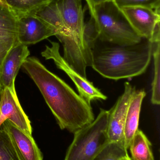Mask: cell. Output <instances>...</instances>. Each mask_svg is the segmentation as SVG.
Instances as JSON below:
<instances>
[{
	"label": "cell",
	"instance_id": "1",
	"mask_svg": "<svg viewBox=\"0 0 160 160\" xmlns=\"http://www.w3.org/2000/svg\"><path fill=\"white\" fill-rule=\"evenodd\" d=\"M23 68L39 89L62 130L74 133L95 120L91 104L36 57H28Z\"/></svg>",
	"mask_w": 160,
	"mask_h": 160
},
{
	"label": "cell",
	"instance_id": "2",
	"mask_svg": "<svg viewBox=\"0 0 160 160\" xmlns=\"http://www.w3.org/2000/svg\"><path fill=\"white\" fill-rule=\"evenodd\" d=\"M104 43L100 46L95 41L91 47V67L100 75L117 81L138 77L146 72L152 56L149 39L143 38L139 43L128 46Z\"/></svg>",
	"mask_w": 160,
	"mask_h": 160
},
{
	"label": "cell",
	"instance_id": "3",
	"mask_svg": "<svg viewBox=\"0 0 160 160\" xmlns=\"http://www.w3.org/2000/svg\"><path fill=\"white\" fill-rule=\"evenodd\" d=\"M66 36L58 38L64 48V56L68 64L86 78V68L92 65L91 49L84 36V9L81 0H56Z\"/></svg>",
	"mask_w": 160,
	"mask_h": 160
},
{
	"label": "cell",
	"instance_id": "4",
	"mask_svg": "<svg viewBox=\"0 0 160 160\" xmlns=\"http://www.w3.org/2000/svg\"><path fill=\"white\" fill-rule=\"evenodd\" d=\"M93 17L96 22L99 41L128 46L137 44L142 40L113 1L95 5Z\"/></svg>",
	"mask_w": 160,
	"mask_h": 160
},
{
	"label": "cell",
	"instance_id": "5",
	"mask_svg": "<svg viewBox=\"0 0 160 160\" xmlns=\"http://www.w3.org/2000/svg\"><path fill=\"white\" fill-rule=\"evenodd\" d=\"M109 111L101 109L96 118L74 132L64 160H92L109 142L107 133Z\"/></svg>",
	"mask_w": 160,
	"mask_h": 160
},
{
	"label": "cell",
	"instance_id": "6",
	"mask_svg": "<svg viewBox=\"0 0 160 160\" xmlns=\"http://www.w3.org/2000/svg\"><path fill=\"white\" fill-rule=\"evenodd\" d=\"M51 46H47L41 52V55L46 60H52L59 69L63 70L75 84L79 95L91 104L95 100L107 99V97L95 87L93 83L83 78L74 70L60 54V45L57 42L50 41Z\"/></svg>",
	"mask_w": 160,
	"mask_h": 160
},
{
	"label": "cell",
	"instance_id": "7",
	"mask_svg": "<svg viewBox=\"0 0 160 160\" xmlns=\"http://www.w3.org/2000/svg\"><path fill=\"white\" fill-rule=\"evenodd\" d=\"M124 93L109 111L107 133L109 142L124 143V128L127 111L131 98L136 88L126 82Z\"/></svg>",
	"mask_w": 160,
	"mask_h": 160
},
{
	"label": "cell",
	"instance_id": "8",
	"mask_svg": "<svg viewBox=\"0 0 160 160\" xmlns=\"http://www.w3.org/2000/svg\"><path fill=\"white\" fill-rule=\"evenodd\" d=\"M55 35L52 27L33 14L18 17L17 38L20 44L33 45Z\"/></svg>",
	"mask_w": 160,
	"mask_h": 160
},
{
	"label": "cell",
	"instance_id": "9",
	"mask_svg": "<svg viewBox=\"0 0 160 160\" xmlns=\"http://www.w3.org/2000/svg\"><path fill=\"white\" fill-rule=\"evenodd\" d=\"M9 120L17 128L28 134H32L31 122L22 108L16 91L8 88L3 89L0 106V126Z\"/></svg>",
	"mask_w": 160,
	"mask_h": 160
},
{
	"label": "cell",
	"instance_id": "10",
	"mask_svg": "<svg viewBox=\"0 0 160 160\" xmlns=\"http://www.w3.org/2000/svg\"><path fill=\"white\" fill-rule=\"evenodd\" d=\"M121 9L136 33L142 38L150 40L156 25L160 22V11L143 6Z\"/></svg>",
	"mask_w": 160,
	"mask_h": 160
},
{
	"label": "cell",
	"instance_id": "11",
	"mask_svg": "<svg viewBox=\"0 0 160 160\" xmlns=\"http://www.w3.org/2000/svg\"><path fill=\"white\" fill-rule=\"evenodd\" d=\"M30 54L27 46L18 42L10 50L0 68V83L3 89L8 88L16 91V77Z\"/></svg>",
	"mask_w": 160,
	"mask_h": 160
},
{
	"label": "cell",
	"instance_id": "12",
	"mask_svg": "<svg viewBox=\"0 0 160 160\" xmlns=\"http://www.w3.org/2000/svg\"><path fill=\"white\" fill-rule=\"evenodd\" d=\"M20 160H43L40 149L32 135L17 128L8 120L3 123Z\"/></svg>",
	"mask_w": 160,
	"mask_h": 160
},
{
	"label": "cell",
	"instance_id": "13",
	"mask_svg": "<svg viewBox=\"0 0 160 160\" xmlns=\"http://www.w3.org/2000/svg\"><path fill=\"white\" fill-rule=\"evenodd\" d=\"M146 95L143 89L134 91L127 111L124 128V145L129 149L132 138L139 128V119L143 100Z\"/></svg>",
	"mask_w": 160,
	"mask_h": 160
},
{
	"label": "cell",
	"instance_id": "14",
	"mask_svg": "<svg viewBox=\"0 0 160 160\" xmlns=\"http://www.w3.org/2000/svg\"><path fill=\"white\" fill-rule=\"evenodd\" d=\"M32 14L41 19L52 27L55 31L56 38L66 36V31L56 0H52Z\"/></svg>",
	"mask_w": 160,
	"mask_h": 160
},
{
	"label": "cell",
	"instance_id": "15",
	"mask_svg": "<svg viewBox=\"0 0 160 160\" xmlns=\"http://www.w3.org/2000/svg\"><path fill=\"white\" fill-rule=\"evenodd\" d=\"M152 45V56L154 61V78L152 83L151 102L154 105L160 103V25H156L150 40Z\"/></svg>",
	"mask_w": 160,
	"mask_h": 160
},
{
	"label": "cell",
	"instance_id": "16",
	"mask_svg": "<svg viewBox=\"0 0 160 160\" xmlns=\"http://www.w3.org/2000/svg\"><path fill=\"white\" fill-rule=\"evenodd\" d=\"M129 149L132 160H155L151 143L142 130L137 131L131 142Z\"/></svg>",
	"mask_w": 160,
	"mask_h": 160
},
{
	"label": "cell",
	"instance_id": "17",
	"mask_svg": "<svg viewBox=\"0 0 160 160\" xmlns=\"http://www.w3.org/2000/svg\"><path fill=\"white\" fill-rule=\"evenodd\" d=\"M129 157L128 149L124 143L110 142L100 150L92 160H124Z\"/></svg>",
	"mask_w": 160,
	"mask_h": 160
},
{
	"label": "cell",
	"instance_id": "18",
	"mask_svg": "<svg viewBox=\"0 0 160 160\" xmlns=\"http://www.w3.org/2000/svg\"><path fill=\"white\" fill-rule=\"evenodd\" d=\"M7 6L18 16L32 14L52 0H5Z\"/></svg>",
	"mask_w": 160,
	"mask_h": 160
},
{
	"label": "cell",
	"instance_id": "19",
	"mask_svg": "<svg viewBox=\"0 0 160 160\" xmlns=\"http://www.w3.org/2000/svg\"><path fill=\"white\" fill-rule=\"evenodd\" d=\"M18 17L7 6L0 5V36H17Z\"/></svg>",
	"mask_w": 160,
	"mask_h": 160
},
{
	"label": "cell",
	"instance_id": "20",
	"mask_svg": "<svg viewBox=\"0 0 160 160\" xmlns=\"http://www.w3.org/2000/svg\"><path fill=\"white\" fill-rule=\"evenodd\" d=\"M0 160H20L3 124L0 126Z\"/></svg>",
	"mask_w": 160,
	"mask_h": 160
},
{
	"label": "cell",
	"instance_id": "21",
	"mask_svg": "<svg viewBox=\"0 0 160 160\" xmlns=\"http://www.w3.org/2000/svg\"><path fill=\"white\" fill-rule=\"evenodd\" d=\"M120 8L126 7L143 6L160 11V0H113Z\"/></svg>",
	"mask_w": 160,
	"mask_h": 160
},
{
	"label": "cell",
	"instance_id": "22",
	"mask_svg": "<svg viewBox=\"0 0 160 160\" xmlns=\"http://www.w3.org/2000/svg\"><path fill=\"white\" fill-rule=\"evenodd\" d=\"M84 36L87 45L91 48L98 38L97 25L95 17L91 16L87 22H85Z\"/></svg>",
	"mask_w": 160,
	"mask_h": 160
},
{
	"label": "cell",
	"instance_id": "23",
	"mask_svg": "<svg viewBox=\"0 0 160 160\" xmlns=\"http://www.w3.org/2000/svg\"><path fill=\"white\" fill-rule=\"evenodd\" d=\"M17 36H0V68L6 55L18 43Z\"/></svg>",
	"mask_w": 160,
	"mask_h": 160
},
{
	"label": "cell",
	"instance_id": "24",
	"mask_svg": "<svg viewBox=\"0 0 160 160\" xmlns=\"http://www.w3.org/2000/svg\"><path fill=\"white\" fill-rule=\"evenodd\" d=\"M85 1H86L87 5H88V7L89 8V11H90V15H91V16H93L94 8V7L93 6L92 3H91V1L90 0H85Z\"/></svg>",
	"mask_w": 160,
	"mask_h": 160
},
{
	"label": "cell",
	"instance_id": "25",
	"mask_svg": "<svg viewBox=\"0 0 160 160\" xmlns=\"http://www.w3.org/2000/svg\"><path fill=\"white\" fill-rule=\"evenodd\" d=\"M91 1V3H92L93 6H95V5L104 2H108V1H113V0H90Z\"/></svg>",
	"mask_w": 160,
	"mask_h": 160
},
{
	"label": "cell",
	"instance_id": "26",
	"mask_svg": "<svg viewBox=\"0 0 160 160\" xmlns=\"http://www.w3.org/2000/svg\"><path fill=\"white\" fill-rule=\"evenodd\" d=\"M3 89L1 86V83H0V106H1V99H2V93H3Z\"/></svg>",
	"mask_w": 160,
	"mask_h": 160
},
{
	"label": "cell",
	"instance_id": "27",
	"mask_svg": "<svg viewBox=\"0 0 160 160\" xmlns=\"http://www.w3.org/2000/svg\"><path fill=\"white\" fill-rule=\"evenodd\" d=\"M0 5L5 6H7L6 3L5 1V0H0Z\"/></svg>",
	"mask_w": 160,
	"mask_h": 160
},
{
	"label": "cell",
	"instance_id": "28",
	"mask_svg": "<svg viewBox=\"0 0 160 160\" xmlns=\"http://www.w3.org/2000/svg\"><path fill=\"white\" fill-rule=\"evenodd\" d=\"M124 160H132L131 159L130 157H129V158H126Z\"/></svg>",
	"mask_w": 160,
	"mask_h": 160
}]
</instances>
